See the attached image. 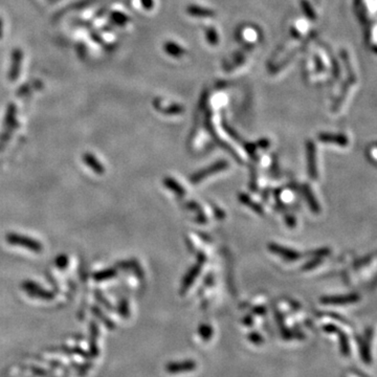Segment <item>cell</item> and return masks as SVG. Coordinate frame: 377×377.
<instances>
[{"mask_svg":"<svg viewBox=\"0 0 377 377\" xmlns=\"http://www.w3.org/2000/svg\"><path fill=\"white\" fill-rule=\"evenodd\" d=\"M85 163L91 168L93 169L94 171H96L97 173H101L103 172V166L99 163V161L94 158L93 156L91 155H86L85 156Z\"/></svg>","mask_w":377,"mask_h":377,"instance_id":"obj_2","label":"cell"},{"mask_svg":"<svg viewBox=\"0 0 377 377\" xmlns=\"http://www.w3.org/2000/svg\"><path fill=\"white\" fill-rule=\"evenodd\" d=\"M8 240H9V242H11V244L23 246V247H26V248H29L31 250L40 252L42 249V245L40 244L38 241L33 240L29 237H23V236H19V235H10L8 237Z\"/></svg>","mask_w":377,"mask_h":377,"instance_id":"obj_1","label":"cell"}]
</instances>
